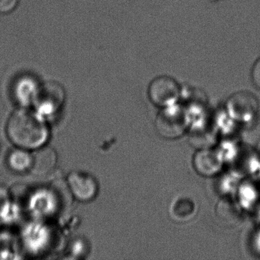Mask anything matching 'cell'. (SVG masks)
Segmentation results:
<instances>
[{
    "label": "cell",
    "instance_id": "cell-1",
    "mask_svg": "<svg viewBox=\"0 0 260 260\" xmlns=\"http://www.w3.org/2000/svg\"><path fill=\"white\" fill-rule=\"evenodd\" d=\"M7 134L12 142L24 149L40 147L48 139L46 124L33 112H15L7 123Z\"/></svg>",
    "mask_w": 260,
    "mask_h": 260
},
{
    "label": "cell",
    "instance_id": "cell-2",
    "mask_svg": "<svg viewBox=\"0 0 260 260\" xmlns=\"http://www.w3.org/2000/svg\"><path fill=\"white\" fill-rule=\"evenodd\" d=\"M189 114L177 104L161 109L155 120L156 132L167 140L180 138L189 128Z\"/></svg>",
    "mask_w": 260,
    "mask_h": 260
},
{
    "label": "cell",
    "instance_id": "cell-3",
    "mask_svg": "<svg viewBox=\"0 0 260 260\" xmlns=\"http://www.w3.org/2000/svg\"><path fill=\"white\" fill-rule=\"evenodd\" d=\"M148 97L157 107H170L177 104L182 89L178 82L169 76H160L152 80L149 85Z\"/></svg>",
    "mask_w": 260,
    "mask_h": 260
},
{
    "label": "cell",
    "instance_id": "cell-4",
    "mask_svg": "<svg viewBox=\"0 0 260 260\" xmlns=\"http://www.w3.org/2000/svg\"><path fill=\"white\" fill-rule=\"evenodd\" d=\"M226 111L234 121L249 122L258 113V103L255 95L247 91L233 94L226 103Z\"/></svg>",
    "mask_w": 260,
    "mask_h": 260
},
{
    "label": "cell",
    "instance_id": "cell-5",
    "mask_svg": "<svg viewBox=\"0 0 260 260\" xmlns=\"http://www.w3.org/2000/svg\"><path fill=\"white\" fill-rule=\"evenodd\" d=\"M63 100V88L55 82H48L36 92L34 103L41 112L50 114L59 109Z\"/></svg>",
    "mask_w": 260,
    "mask_h": 260
},
{
    "label": "cell",
    "instance_id": "cell-6",
    "mask_svg": "<svg viewBox=\"0 0 260 260\" xmlns=\"http://www.w3.org/2000/svg\"><path fill=\"white\" fill-rule=\"evenodd\" d=\"M223 156L220 152L211 148L200 149L193 158L194 170L200 176H216L223 168Z\"/></svg>",
    "mask_w": 260,
    "mask_h": 260
},
{
    "label": "cell",
    "instance_id": "cell-7",
    "mask_svg": "<svg viewBox=\"0 0 260 260\" xmlns=\"http://www.w3.org/2000/svg\"><path fill=\"white\" fill-rule=\"evenodd\" d=\"M68 185L74 196L80 201L92 200L98 191L96 181L87 174L74 172L68 176Z\"/></svg>",
    "mask_w": 260,
    "mask_h": 260
},
{
    "label": "cell",
    "instance_id": "cell-8",
    "mask_svg": "<svg viewBox=\"0 0 260 260\" xmlns=\"http://www.w3.org/2000/svg\"><path fill=\"white\" fill-rule=\"evenodd\" d=\"M217 141V132L214 126L206 122L191 126L189 142L191 145L200 149L211 148Z\"/></svg>",
    "mask_w": 260,
    "mask_h": 260
},
{
    "label": "cell",
    "instance_id": "cell-9",
    "mask_svg": "<svg viewBox=\"0 0 260 260\" xmlns=\"http://www.w3.org/2000/svg\"><path fill=\"white\" fill-rule=\"evenodd\" d=\"M57 159V154L54 149L43 147L33 153L29 170L33 174L45 176L54 170Z\"/></svg>",
    "mask_w": 260,
    "mask_h": 260
},
{
    "label": "cell",
    "instance_id": "cell-10",
    "mask_svg": "<svg viewBox=\"0 0 260 260\" xmlns=\"http://www.w3.org/2000/svg\"><path fill=\"white\" fill-rule=\"evenodd\" d=\"M196 212V205L194 202L187 198L175 199L170 205V217L176 221H188L193 218Z\"/></svg>",
    "mask_w": 260,
    "mask_h": 260
},
{
    "label": "cell",
    "instance_id": "cell-11",
    "mask_svg": "<svg viewBox=\"0 0 260 260\" xmlns=\"http://www.w3.org/2000/svg\"><path fill=\"white\" fill-rule=\"evenodd\" d=\"M219 218L228 223H236L240 220L241 210L238 204L231 199H222L217 207Z\"/></svg>",
    "mask_w": 260,
    "mask_h": 260
},
{
    "label": "cell",
    "instance_id": "cell-12",
    "mask_svg": "<svg viewBox=\"0 0 260 260\" xmlns=\"http://www.w3.org/2000/svg\"><path fill=\"white\" fill-rule=\"evenodd\" d=\"M9 164L13 170L16 171H24L27 169H30L31 156L25 150H14L12 152L9 157Z\"/></svg>",
    "mask_w": 260,
    "mask_h": 260
},
{
    "label": "cell",
    "instance_id": "cell-13",
    "mask_svg": "<svg viewBox=\"0 0 260 260\" xmlns=\"http://www.w3.org/2000/svg\"><path fill=\"white\" fill-rule=\"evenodd\" d=\"M251 78L254 86L257 89H260V58H258L252 66Z\"/></svg>",
    "mask_w": 260,
    "mask_h": 260
},
{
    "label": "cell",
    "instance_id": "cell-14",
    "mask_svg": "<svg viewBox=\"0 0 260 260\" xmlns=\"http://www.w3.org/2000/svg\"><path fill=\"white\" fill-rule=\"evenodd\" d=\"M18 0H0V13H5L13 10L17 5Z\"/></svg>",
    "mask_w": 260,
    "mask_h": 260
},
{
    "label": "cell",
    "instance_id": "cell-15",
    "mask_svg": "<svg viewBox=\"0 0 260 260\" xmlns=\"http://www.w3.org/2000/svg\"><path fill=\"white\" fill-rule=\"evenodd\" d=\"M9 194L4 186H0V211H2L8 203Z\"/></svg>",
    "mask_w": 260,
    "mask_h": 260
}]
</instances>
